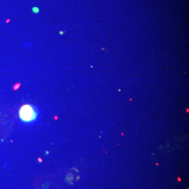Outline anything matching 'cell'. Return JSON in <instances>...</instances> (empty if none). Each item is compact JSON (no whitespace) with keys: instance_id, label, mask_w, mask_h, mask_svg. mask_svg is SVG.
I'll return each mask as SVG.
<instances>
[{"instance_id":"1","label":"cell","mask_w":189,"mask_h":189,"mask_svg":"<svg viewBox=\"0 0 189 189\" xmlns=\"http://www.w3.org/2000/svg\"><path fill=\"white\" fill-rule=\"evenodd\" d=\"M21 119L25 122H30L34 120L36 117V113L33 107L30 105H24L19 111Z\"/></svg>"},{"instance_id":"2","label":"cell","mask_w":189,"mask_h":189,"mask_svg":"<svg viewBox=\"0 0 189 189\" xmlns=\"http://www.w3.org/2000/svg\"><path fill=\"white\" fill-rule=\"evenodd\" d=\"M33 10L34 12H35V13L38 12V11H39V10H38L37 7H34V8H33Z\"/></svg>"}]
</instances>
